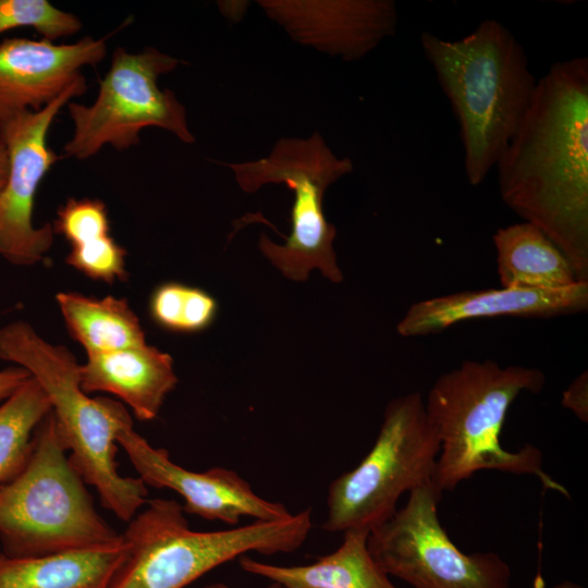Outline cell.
Masks as SVG:
<instances>
[{"mask_svg":"<svg viewBox=\"0 0 588 588\" xmlns=\"http://www.w3.org/2000/svg\"><path fill=\"white\" fill-rule=\"evenodd\" d=\"M502 201L541 230L588 282V58L553 63L500 156Z\"/></svg>","mask_w":588,"mask_h":588,"instance_id":"cell-1","label":"cell"},{"mask_svg":"<svg viewBox=\"0 0 588 588\" xmlns=\"http://www.w3.org/2000/svg\"><path fill=\"white\" fill-rule=\"evenodd\" d=\"M419 41L458 124L467 181L478 186L495 168L532 99L537 79L525 49L493 19L458 39L426 30Z\"/></svg>","mask_w":588,"mask_h":588,"instance_id":"cell-2","label":"cell"},{"mask_svg":"<svg viewBox=\"0 0 588 588\" xmlns=\"http://www.w3.org/2000/svg\"><path fill=\"white\" fill-rule=\"evenodd\" d=\"M544 373L524 366L465 360L443 372L424 399L440 451L432 478L443 493L480 470L535 476L546 490L569 499L567 489L543 470L542 452L526 443L505 450L500 440L507 411L523 392L539 393Z\"/></svg>","mask_w":588,"mask_h":588,"instance_id":"cell-3","label":"cell"},{"mask_svg":"<svg viewBox=\"0 0 588 588\" xmlns=\"http://www.w3.org/2000/svg\"><path fill=\"white\" fill-rule=\"evenodd\" d=\"M0 359L26 369L44 390L69 458L105 509L128 523L148 502V487L119 473L117 437L132 418L123 403L90 397L81 387L79 365L63 345L42 339L25 321L0 328Z\"/></svg>","mask_w":588,"mask_h":588,"instance_id":"cell-4","label":"cell"},{"mask_svg":"<svg viewBox=\"0 0 588 588\" xmlns=\"http://www.w3.org/2000/svg\"><path fill=\"white\" fill-rule=\"evenodd\" d=\"M185 514L173 499L148 500L122 532L126 555L107 588H185L249 552H294L313 528L310 507L285 520L211 531L191 529Z\"/></svg>","mask_w":588,"mask_h":588,"instance_id":"cell-5","label":"cell"},{"mask_svg":"<svg viewBox=\"0 0 588 588\" xmlns=\"http://www.w3.org/2000/svg\"><path fill=\"white\" fill-rule=\"evenodd\" d=\"M122 540L97 512L50 412L34 434L26 464L0 487L2 553L42 556L108 548Z\"/></svg>","mask_w":588,"mask_h":588,"instance_id":"cell-6","label":"cell"},{"mask_svg":"<svg viewBox=\"0 0 588 588\" xmlns=\"http://www.w3.org/2000/svg\"><path fill=\"white\" fill-rule=\"evenodd\" d=\"M223 164L233 171L243 192L255 193L272 183L293 191L291 233L282 245L261 234L258 246L264 256L291 280L305 281L317 269L340 283L343 274L333 248L336 229L327 220L322 200L332 183L353 171L351 159L336 157L315 132L308 138H280L258 160Z\"/></svg>","mask_w":588,"mask_h":588,"instance_id":"cell-7","label":"cell"},{"mask_svg":"<svg viewBox=\"0 0 588 588\" xmlns=\"http://www.w3.org/2000/svg\"><path fill=\"white\" fill-rule=\"evenodd\" d=\"M439 451L421 393L391 400L370 451L329 485L322 528L344 532L382 524L403 493L432 481Z\"/></svg>","mask_w":588,"mask_h":588,"instance_id":"cell-8","label":"cell"},{"mask_svg":"<svg viewBox=\"0 0 588 588\" xmlns=\"http://www.w3.org/2000/svg\"><path fill=\"white\" fill-rule=\"evenodd\" d=\"M179 63L176 58L154 47L138 53L118 47L99 82L95 101L89 106L68 103L73 134L64 144L65 156L85 160L106 145L127 149L139 144V133L146 127L166 130L183 143L193 144L195 137L185 107L172 90L158 86L159 76L173 71Z\"/></svg>","mask_w":588,"mask_h":588,"instance_id":"cell-9","label":"cell"},{"mask_svg":"<svg viewBox=\"0 0 588 588\" xmlns=\"http://www.w3.org/2000/svg\"><path fill=\"white\" fill-rule=\"evenodd\" d=\"M404 506L369 531L380 568L413 588H510L511 568L494 552L466 554L439 519L442 492L432 481L408 492Z\"/></svg>","mask_w":588,"mask_h":588,"instance_id":"cell-10","label":"cell"},{"mask_svg":"<svg viewBox=\"0 0 588 588\" xmlns=\"http://www.w3.org/2000/svg\"><path fill=\"white\" fill-rule=\"evenodd\" d=\"M86 89L81 74L41 110L19 112L0 121V136L9 156L8 180L0 195V255L10 264L33 266L51 248L52 224L35 226L33 222L36 192L59 160L48 145V132L61 108Z\"/></svg>","mask_w":588,"mask_h":588,"instance_id":"cell-11","label":"cell"},{"mask_svg":"<svg viewBox=\"0 0 588 588\" xmlns=\"http://www.w3.org/2000/svg\"><path fill=\"white\" fill-rule=\"evenodd\" d=\"M117 443L125 452L137 477L147 487L177 493L184 500L182 506L186 514L232 527L243 517L280 522L293 516L283 503L257 494L235 470L212 467L193 471L176 464L166 449L152 446L136 432L133 424L119 432Z\"/></svg>","mask_w":588,"mask_h":588,"instance_id":"cell-12","label":"cell"},{"mask_svg":"<svg viewBox=\"0 0 588 588\" xmlns=\"http://www.w3.org/2000/svg\"><path fill=\"white\" fill-rule=\"evenodd\" d=\"M258 5L293 40L345 61L365 57L397 25L391 0H260Z\"/></svg>","mask_w":588,"mask_h":588,"instance_id":"cell-13","label":"cell"},{"mask_svg":"<svg viewBox=\"0 0 588 588\" xmlns=\"http://www.w3.org/2000/svg\"><path fill=\"white\" fill-rule=\"evenodd\" d=\"M107 54L106 38L86 36L73 44L5 38L0 42V121L19 112L39 111L82 73Z\"/></svg>","mask_w":588,"mask_h":588,"instance_id":"cell-14","label":"cell"},{"mask_svg":"<svg viewBox=\"0 0 588 588\" xmlns=\"http://www.w3.org/2000/svg\"><path fill=\"white\" fill-rule=\"evenodd\" d=\"M588 309V282L558 290L487 289L462 291L416 302L396 326L404 338L426 336L458 322L514 316L551 318Z\"/></svg>","mask_w":588,"mask_h":588,"instance_id":"cell-15","label":"cell"},{"mask_svg":"<svg viewBox=\"0 0 588 588\" xmlns=\"http://www.w3.org/2000/svg\"><path fill=\"white\" fill-rule=\"evenodd\" d=\"M81 387L87 394L106 392L126 404L138 420L155 419L175 388L172 357L147 343L87 355L79 365Z\"/></svg>","mask_w":588,"mask_h":588,"instance_id":"cell-16","label":"cell"},{"mask_svg":"<svg viewBox=\"0 0 588 588\" xmlns=\"http://www.w3.org/2000/svg\"><path fill=\"white\" fill-rule=\"evenodd\" d=\"M367 529L343 532L340 547L305 565H275L242 555L241 568L284 588H397L371 556Z\"/></svg>","mask_w":588,"mask_h":588,"instance_id":"cell-17","label":"cell"},{"mask_svg":"<svg viewBox=\"0 0 588 588\" xmlns=\"http://www.w3.org/2000/svg\"><path fill=\"white\" fill-rule=\"evenodd\" d=\"M53 232L71 246L65 262L84 275L113 284L125 281L126 250L111 235L106 204L98 198L70 197L58 208Z\"/></svg>","mask_w":588,"mask_h":588,"instance_id":"cell-18","label":"cell"},{"mask_svg":"<svg viewBox=\"0 0 588 588\" xmlns=\"http://www.w3.org/2000/svg\"><path fill=\"white\" fill-rule=\"evenodd\" d=\"M126 551L123 539L108 548L42 556L0 553V588H107Z\"/></svg>","mask_w":588,"mask_h":588,"instance_id":"cell-19","label":"cell"},{"mask_svg":"<svg viewBox=\"0 0 588 588\" xmlns=\"http://www.w3.org/2000/svg\"><path fill=\"white\" fill-rule=\"evenodd\" d=\"M492 240L502 287L558 290L579 282L558 246L528 222L500 228Z\"/></svg>","mask_w":588,"mask_h":588,"instance_id":"cell-20","label":"cell"},{"mask_svg":"<svg viewBox=\"0 0 588 588\" xmlns=\"http://www.w3.org/2000/svg\"><path fill=\"white\" fill-rule=\"evenodd\" d=\"M56 301L68 331L87 355L146 344L139 318L125 298L60 292Z\"/></svg>","mask_w":588,"mask_h":588,"instance_id":"cell-21","label":"cell"},{"mask_svg":"<svg viewBox=\"0 0 588 588\" xmlns=\"http://www.w3.org/2000/svg\"><path fill=\"white\" fill-rule=\"evenodd\" d=\"M50 412L47 395L33 377L0 403V487L24 467L34 434Z\"/></svg>","mask_w":588,"mask_h":588,"instance_id":"cell-22","label":"cell"},{"mask_svg":"<svg viewBox=\"0 0 588 588\" xmlns=\"http://www.w3.org/2000/svg\"><path fill=\"white\" fill-rule=\"evenodd\" d=\"M149 314L154 322L164 330L195 333L212 324L218 314V303L203 289L170 281L154 290Z\"/></svg>","mask_w":588,"mask_h":588,"instance_id":"cell-23","label":"cell"},{"mask_svg":"<svg viewBox=\"0 0 588 588\" xmlns=\"http://www.w3.org/2000/svg\"><path fill=\"white\" fill-rule=\"evenodd\" d=\"M16 27H33L42 39L53 42L77 34L82 22L47 0H0V34Z\"/></svg>","mask_w":588,"mask_h":588,"instance_id":"cell-24","label":"cell"},{"mask_svg":"<svg viewBox=\"0 0 588 588\" xmlns=\"http://www.w3.org/2000/svg\"><path fill=\"white\" fill-rule=\"evenodd\" d=\"M562 405L583 422L588 420V373L583 371L563 392Z\"/></svg>","mask_w":588,"mask_h":588,"instance_id":"cell-25","label":"cell"},{"mask_svg":"<svg viewBox=\"0 0 588 588\" xmlns=\"http://www.w3.org/2000/svg\"><path fill=\"white\" fill-rule=\"evenodd\" d=\"M29 378L30 373L20 366L0 370V403L7 400Z\"/></svg>","mask_w":588,"mask_h":588,"instance_id":"cell-26","label":"cell"},{"mask_svg":"<svg viewBox=\"0 0 588 588\" xmlns=\"http://www.w3.org/2000/svg\"><path fill=\"white\" fill-rule=\"evenodd\" d=\"M9 174V156L7 147L0 136V195L7 184Z\"/></svg>","mask_w":588,"mask_h":588,"instance_id":"cell-27","label":"cell"},{"mask_svg":"<svg viewBox=\"0 0 588 588\" xmlns=\"http://www.w3.org/2000/svg\"><path fill=\"white\" fill-rule=\"evenodd\" d=\"M552 588H584V587L571 580H563L556 584L555 586H553Z\"/></svg>","mask_w":588,"mask_h":588,"instance_id":"cell-28","label":"cell"},{"mask_svg":"<svg viewBox=\"0 0 588 588\" xmlns=\"http://www.w3.org/2000/svg\"><path fill=\"white\" fill-rule=\"evenodd\" d=\"M203 588H233L230 585L221 581H216L204 586Z\"/></svg>","mask_w":588,"mask_h":588,"instance_id":"cell-29","label":"cell"},{"mask_svg":"<svg viewBox=\"0 0 588 588\" xmlns=\"http://www.w3.org/2000/svg\"><path fill=\"white\" fill-rule=\"evenodd\" d=\"M266 588H284V587L281 586L280 584L270 581V584Z\"/></svg>","mask_w":588,"mask_h":588,"instance_id":"cell-30","label":"cell"}]
</instances>
